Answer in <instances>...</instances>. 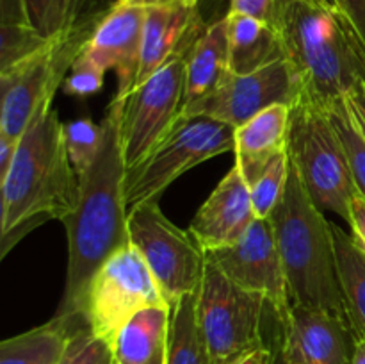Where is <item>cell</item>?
Returning a JSON list of instances; mask_svg holds the SVG:
<instances>
[{"instance_id":"35","label":"cell","mask_w":365,"mask_h":364,"mask_svg":"<svg viewBox=\"0 0 365 364\" xmlns=\"http://www.w3.org/2000/svg\"><path fill=\"white\" fill-rule=\"evenodd\" d=\"M237 364H277V353L271 346H264V348H259L250 353V355H246Z\"/></svg>"},{"instance_id":"8","label":"cell","mask_w":365,"mask_h":364,"mask_svg":"<svg viewBox=\"0 0 365 364\" xmlns=\"http://www.w3.org/2000/svg\"><path fill=\"white\" fill-rule=\"evenodd\" d=\"M235 150V127L210 116H180L163 143L125 175V200L132 206L160 195L191 168Z\"/></svg>"},{"instance_id":"13","label":"cell","mask_w":365,"mask_h":364,"mask_svg":"<svg viewBox=\"0 0 365 364\" xmlns=\"http://www.w3.org/2000/svg\"><path fill=\"white\" fill-rule=\"evenodd\" d=\"M205 256L210 264L235 284L262 295L280 318L282 325L287 321L292 298L269 220L257 218L241 241L210 250Z\"/></svg>"},{"instance_id":"29","label":"cell","mask_w":365,"mask_h":364,"mask_svg":"<svg viewBox=\"0 0 365 364\" xmlns=\"http://www.w3.org/2000/svg\"><path fill=\"white\" fill-rule=\"evenodd\" d=\"M61 364H114L113 345L91 332L82 323L71 334Z\"/></svg>"},{"instance_id":"30","label":"cell","mask_w":365,"mask_h":364,"mask_svg":"<svg viewBox=\"0 0 365 364\" xmlns=\"http://www.w3.org/2000/svg\"><path fill=\"white\" fill-rule=\"evenodd\" d=\"M106 74L107 71H103L95 61L81 54L73 66H71L68 77L64 79L63 89L68 95L78 96V98L89 96L93 93L100 91V88L103 86Z\"/></svg>"},{"instance_id":"14","label":"cell","mask_w":365,"mask_h":364,"mask_svg":"<svg viewBox=\"0 0 365 364\" xmlns=\"http://www.w3.org/2000/svg\"><path fill=\"white\" fill-rule=\"evenodd\" d=\"M145 20L146 7L130 0H116L100 18L82 50L103 71H116L118 91L114 98H127L135 88Z\"/></svg>"},{"instance_id":"25","label":"cell","mask_w":365,"mask_h":364,"mask_svg":"<svg viewBox=\"0 0 365 364\" xmlns=\"http://www.w3.org/2000/svg\"><path fill=\"white\" fill-rule=\"evenodd\" d=\"M166 364H212L198 321V291L170 305Z\"/></svg>"},{"instance_id":"6","label":"cell","mask_w":365,"mask_h":364,"mask_svg":"<svg viewBox=\"0 0 365 364\" xmlns=\"http://www.w3.org/2000/svg\"><path fill=\"white\" fill-rule=\"evenodd\" d=\"M102 16L50 39L32 56L0 70V138L18 143L34 118L52 107L57 89L63 86Z\"/></svg>"},{"instance_id":"1","label":"cell","mask_w":365,"mask_h":364,"mask_svg":"<svg viewBox=\"0 0 365 364\" xmlns=\"http://www.w3.org/2000/svg\"><path fill=\"white\" fill-rule=\"evenodd\" d=\"M123 100L113 98L103 120V138L93 166L81 177L77 207L63 220L68 236V273L57 316H81L88 285L110 256L130 243L125 166L121 150Z\"/></svg>"},{"instance_id":"31","label":"cell","mask_w":365,"mask_h":364,"mask_svg":"<svg viewBox=\"0 0 365 364\" xmlns=\"http://www.w3.org/2000/svg\"><path fill=\"white\" fill-rule=\"evenodd\" d=\"M230 11L248 14V16L274 25L277 0H230Z\"/></svg>"},{"instance_id":"15","label":"cell","mask_w":365,"mask_h":364,"mask_svg":"<svg viewBox=\"0 0 365 364\" xmlns=\"http://www.w3.org/2000/svg\"><path fill=\"white\" fill-rule=\"evenodd\" d=\"M356 338L339 314L292 303L273 348L299 364H351Z\"/></svg>"},{"instance_id":"9","label":"cell","mask_w":365,"mask_h":364,"mask_svg":"<svg viewBox=\"0 0 365 364\" xmlns=\"http://www.w3.org/2000/svg\"><path fill=\"white\" fill-rule=\"evenodd\" d=\"M130 243L141 252L168 305L196 293L205 275L207 256L191 232L171 223L159 200L139 202L128 209Z\"/></svg>"},{"instance_id":"20","label":"cell","mask_w":365,"mask_h":364,"mask_svg":"<svg viewBox=\"0 0 365 364\" xmlns=\"http://www.w3.org/2000/svg\"><path fill=\"white\" fill-rule=\"evenodd\" d=\"M170 305L139 310L113 343L114 364H166Z\"/></svg>"},{"instance_id":"34","label":"cell","mask_w":365,"mask_h":364,"mask_svg":"<svg viewBox=\"0 0 365 364\" xmlns=\"http://www.w3.org/2000/svg\"><path fill=\"white\" fill-rule=\"evenodd\" d=\"M344 100L348 103L353 120L359 125L360 132H362L365 138V84L356 86L351 93L344 96Z\"/></svg>"},{"instance_id":"21","label":"cell","mask_w":365,"mask_h":364,"mask_svg":"<svg viewBox=\"0 0 365 364\" xmlns=\"http://www.w3.org/2000/svg\"><path fill=\"white\" fill-rule=\"evenodd\" d=\"M228 74L227 16L207 25L187 52L184 109L220 86Z\"/></svg>"},{"instance_id":"2","label":"cell","mask_w":365,"mask_h":364,"mask_svg":"<svg viewBox=\"0 0 365 364\" xmlns=\"http://www.w3.org/2000/svg\"><path fill=\"white\" fill-rule=\"evenodd\" d=\"M78 195L81 177L64 145V123L48 107L24 132L0 178V257L46 221L70 216Z\"/></svg>"},{"instance_id":"27","label":"cell","mask_w":365,"mask_h":364,"mask_svg":"<svg viewBox=\"0 0 365 364\" xmlns=\"http://www.w3.org/2000/svg\"><path fill=\"white\" fill-rule=\"evenodd\" d=\"M328 114L344 145L346 156H348L349 170H351L353 181H355L356 191L365 198V138L360 132L359 125L353 120L349 107L344 98L335 100L328 106Z\"/></svg>"},{"instance_id":"5","label":"cell","mask_w":365,"mask_h":364,"mask_svg":"<svg viewBox=\"0 0 365 364\" xmlns=\"http://www.w3.org/2000/svg\"><path fill=\"white\" fill-rule=\"evenodd\" d=\"M287 152L316 206L349 223L359 191L327 103L298 93L291 106Z\"/></svg>"},{"instance_id":"36","label":"cell","mask_w":365,"mask_h":364,"mask_svg":"<svg viewBox=\"0 0 365 364\" xmlns=\"http://www.w3.org/2000/svg\"><path fill=\"white\" fill-rule=\"evenodd\" d=\"M18 143L7 141V139L0 138V178L9 171L11 163H13L14 150H16Z\"/></svg>"},{"instance_id":"10","label":"cell","mask_w":365,"mask_h":364,"mask_svg":"<svg viewBox=\"0 0 365 364\" xmlns=\"http://www.w3.org/2000/svg\"><path fill=\"white\" fill-rule=\"evenodd\" d=\"M168 305L146 264L132 243L102 264L88 285L81 314L91 332L113 345L118 332L143 309Z\"/></svg>"},{"instance_id":"4","label":"cell","mask_w":365,"mask_h":364,"mask_svg":"<svg viewBox=\"0 0 365 364\" xmlns=\"http://www.w3.org/2000/svg\"><path fill=\"white\" fill-rule=\"evenodd\" d=\"M267 220L273 227L292 303L346 318L331 221L310 198L292 163L284 196Z\"/></svg>"},{"instance_id":"17","label":"cell","mask_w":365,"mask_h":364,"mask_svg":"<svg viewBox=\"0 0 365 364\" xmlns=\"http://www.w3.org/2000/svg\"><path fill=\"white\" fill-rule=\"evenodd\" d=\"M205 27L198 6L146 7L135 86L152 77L171 57L191 49Z\"/></svg>"},{"instance_id":"33","label":"cell","mask_w":365,"mask_h":364,"mask_svg":"<svg viewBox=\"0 0 365 364\" xmlns=\"http://www.w3.org/2000/svg\"><path fill=\"white\" fill-rule=\"evenodd\" d=\"M349 227L353 231V238L356 239L365 252V198L356 195L351 202V216H349Z\"/></svg>"},{"instance_id":"7","label":"cell","mask_w":365,"mask_h":364,"mask_svg":"<svg viewBox=\"0 0 365 364\" xmlns=\"http://www.w3.org/2000/svg\"><path fill=\"white\" fill-rule=\"evenodd\" d=\"M271 303L248 291L207 261L198 289V321L210 363L237 364L266 343V321L274 316Z\"/></svg>"},{"instance_id":"18","label":"cell","mask_w":365,"mask_h":364,"mask_svg":"<svg viewBox=\"0 0 365 364\" xmlns=\"http://www.w3.org/2000/svg\"><path fill=\"white\" fill-rule=\"evenodd\" d=\"M291 106L274 103L235 128V164L252 184L274 156L287 150Z\"/></svg>"},{"instance_id":"28","label":"cell","mask_w":365,"mask_h":364,"mask_svg":"<svg viewBox=\"0 0 365 364\" xmlns=\"http://www.w3.org/2000/svg\"><path fill=\"white\" fill-rule=\"evenodd\" d=\"M102 123H95L91 118H78L64 123V145L78 177L93 166L102 146Z\"/></svg>"},{"instance_id":"16","label":"cell","mask_w":365,"mask_h":364,"mask_svg":"<svg viewBox=\"0 0 365 364\" xmlns=\"http://www.w3.org/2000/svg\"><path fill=\"white\" fill-rule=\"evenodd\" d=\"M255 220L250 184L241 168L234 164L192 218L189 232L205 252H210L241 241Z\"/></svg>"},{"instance_id":"3","label":"cell","mask_w":365,"mask_h":364,"mask_svg":"<svg viewBox=\"0 0 365 364\" xmlns=\"http://www.w3.org/2000/svg\"><path fill=\"white\" fill-rule=\"evenodd\" d=\"M273 27L299 93L330 106L365 84V45L335 6L324 0H277Z\"/></svg>"},{"instance_id":"32","label":"cell","mask_w":365,"mask_h":364,"mask_svg":"<svg viewBox=\"0 0 365 364\" xmlns=\"http://www.w3.org/2000/svg\"><path fill=\"white\" fill-rule=\"evenodd\" d=\"M334 2L335 7L348 18L353 29L359 32L365 45V0H334Z\"/></svg>"},{"instance_id":"22","label":"cell","mask_w":365,"mask_h":364,"mask_svg":"<svg viewBox=\"0 0 365 364\" xmlns=\"http://www.w3.org/2000/svg\"><path fill=\"white\" fill-rule=\"evenodd\" d=\"M81 316H53L46 323L0 343V364H61Z\"/></svg>"},{"instance_id":"11","label":"cell","mask_w":365,"mask_h":364,"mask_svg":"<svg viewBox=\"0 0 365 364\" xmlns=\"http://www.w3.org/2000/svg\"><path fill=\"white\" fill-rule=\"evenodd\" d=\"M187 52L185 50L171 57L123 98L120 132L127 170L145 161L166 139L182 116Z\"/></svg>"},{"instance_id":"37","label":"cell","mask_w":365,"mask_h":364,"mask_svg":"<svg viewBox=\"0 0 365 364\" xmlns=\"http://www.w3.org/2000/svg\"><path fill=\"white\" fill-rule=\"evenodd\" d=\"M143 7H164V6H198V0H130Z\"/></svg>"},{"instance_id":"40","label":"cell","mask_w":365,"mask_h":364,"mask_svg":"<svg viewBox=\"0 0 365 364\" xmlns=\"http://www.w3.org/2000/svg\"><path fill=\"white\" fill-rule=\"evenodd\" d=\"M324 2H327V4H330V6H335V2H334V0H324Z\"/></svg>"},{"instance_id":"38","label":"cell","mask_w":365,"mask_h":364,"mask_svg":"<svg viewBox=\"0 0 365 364\" xmlns=\"http://www.w3.org/2000/svg\"><path fill=\"white\" fill-rule=\"evenodd\" d=\"M351 364H365V339H362V341H356Z\"/></svg>"},{"instance_id":"39","label":"cell","mask_w":365,"mask_h":364,"mask_svg":"<svg viewBox=\"0 0 365 364\" xmlns=\"http://www.w3.org/2000/svg\"><path fill=\"white\" fill-rule=\"evenodd\" d=\"M273 350H274V353H277V364H299L298 360L292 359V357H289V355H285V353L280 352L278 348H273Z\"/></svg>"},{"instance_id":"26","label":"cell","mask_w":365,"mask_h":364,"mask_svg":"<svg viewBox=\"0 0 365 364\" xmlns=\"http://www.w3.org/2000/svg\"><path fill=\"white\" fill-rule=\"evenodd\" d=\"M289 171H291V157L287 150L274 156L267 163V166L260 171L259 177L250 184L252 191L253 209H255L257 218L267 220L284 196L285 188H287Z\"/></svg>"},{"instance_id":"23","label":"cell","mask_w":365,"mask_h":364,"mask_svg":"<svg viewBox=\"0 0 365 364\" xmlns=\"http://www.w3.org/2000/svg\"><path fill=\"white\" fill-rule=\"evenodd\" d=\"M335 268L344 302L346 320L356 341L365 339V252L353 234L331 223Z\"/></svg>"},{"instance_id":"24","label":"cell","mask_w":365,"mask_h":364,"mask_svg":"<svg viewBox=\"0 0 365 364\" xmlns=\"http://www.w3.org/2000/svg\"><path fill=\"white\" fill-rule=\"evenodd\" d=\"M29 25L45 39L68 34L98 18L110 7L107 0H21Z\"/></svg>"},{"instance_id":"19","label":"cell","mask_w":365,"mask_h":364,"mask_svg":"<svg viewBox=\"0 0 365 364\" xmlns=\"http://www.w3.org/2000/svg\"><path fill=\"white\" fill-rule=\"evenodd\" d=\"M228 70L252 74L285 59L284 43L273 25L242 13L228 11Z\"/></svg>"},{"instance_id":"12","label":"cell","mask_w":365,"mask_h":364,"mask_svg":"<svg viewBox=\"0 0 365 364\" xmlns=\"http://www.w3.org/2000/svg\"><path fill=\"white\" fill-rule=\"evenodd\" d=\"M298 93V81L287 59L245 75L228 70L220 86L185 107L182 116H210L237 128L274 103L292 106Z\"/></svg>"}]
</instances>
